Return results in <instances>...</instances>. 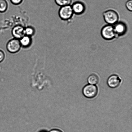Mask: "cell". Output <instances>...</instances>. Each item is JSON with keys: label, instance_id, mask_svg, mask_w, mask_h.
Returning a JSON list of instances; mask_svg holds the SVG:
<instances>
[{"label": "cell", "instance_id": "obj_1", "mask_svg": "<svg viewBox=\"0 0 132 132\" xmlns=\"http://www.w3.org/2000/svg\"><path fill=\"white\" fill-rule=\"evenodd\" d=\"M103 16L105 21L108 24L113 25L118 22L119 15L114 10H106L103 13Z\"/></svg>", "mask_w": 132, "mask_h": 132}, {"label": "cell", "instance_id": "obj_2", "mask_svg": "<svg viewBox=\"0 0 132 132\" xmlns=\"http://www.w3.org/2000/svg\"><path fill=\"white\" fill-rule=\"evenodd\" d=\"M97 87L95 85L88 84L83 88L82 93L85 97L88 99H93L96 97L98 94Z\"/></svg>", "mask_w": 132, "mask_h": 132}, {"label": "cell", "instance_id": "obj_3", "mask_svg": "<svg viewBox=\"0 0 132 132\" xmlns=\"http://www.w3.org/2000/svg\"><path fill=\"white\" fill-rule=\"evenodd\" d=\"M101 35L104 39L111 40L116 37L114 28L113 25L108 24L103 27L101 31Z\"/></svg>", "mask_w": 132, "mask_h": 132}, {"label": "cell", "instance_id": "obj_4", "mask_svg": "<svg viewBox=\"0 0 132 132\" xmlns=\"http://www.w3.org/2000/svg\"><path fill=\"white\" fill-rule=\"evenodd\" d=\"M73 12L70 5L61 6L59 9V15L61 19L63 20H69L72 17Z\"/></svg>", "mask_w": 132, "mask_h": 132}, {"label": "cell", "instance_id": "obj_5", "mask_svg": "<svg viewBox=\"0 0 132 132\" xmlns=\"http://www.w3.org/2000/svg\"><path fill=\"white\" fill-rule=\"evenodd\" d=\"M21 47L19 40L15 38L10 40L6 44V48L7 51L12 54L18 52Z\"/></svg>", "mask_w": 132, "mask_h": 132}, {"label": "cell", "instance_id": "obj_6", "mask_svg": "<svg viewBox=\"0 0 132 132\" xmlns=\"http://www.w3.org/2000/svg\"><path fill=\"white\" fill-rule=\"evenodd\" d=\"M122 80L117 75H111L108 77L107 80V84L109 87L112 88H116L118 87Z\"/></svg>", "mask_w": 132, "mask_h": 132}, {"label": "cell", "instance_id": "obj_7", "mask_svg": "<svg viewBox=\"0 0 132 132\" xmlns=\"http://www.w3.org/2000/svg\"><path fill=\"white\" fill-rule=\"evenodd\" d=\"M24 29V28L21 25H18L14 27L11 31L14 38L19 40L25 35Z\"/></svg>", "mask_w": 132, "mask_h": 132}, {"label": "cell", "instance_id": "obj_8", "mask_svg": "<svg viewBox=\"0 0 132 132\" xmlns=\"http://www.w3.org/2000/svg\"><path fill=\"white\" fill-rule=\"evenodd\" d=\"M72 7L73 13L77 15H80L84 13L85 10V6L83 3L77 1L74 3Z\"/></svg>", "mask_w": 132, "mask_h": 132}, {"label": "cell", "instance_id": "obj_9", "mask_svg": "<svg viewBox=\"0 0 132 132\" xmlns=\"http://www.w3.org/2000/svg\"><path fill=\"white\" fill-rule=\"evenodd\" d=\"M113 27L116 36L123 35L127 31V27L126 24L122 22H118Z\"/></svg>", "mask_w": 132, "mask_h": 132}, {"label": "cell", "instance_id": "obj_10", "mask_svg": "<svg viewBox=\"0 0 132 132\" xmlns=\"http://www.w3.org/2000/svg\"><path fill=\"white\" fill-rule=\"evenodd\" d=\"M19 41L21 47L24 48H28L32 45V40L31 37L29 36L24 35L22 37Z\"/></svg>", "mask_w": 132, "mask_h": 132}, {"label": "cell", "instance_id": "obj_11", "mask_svg": "<svg viewBox=\"0 0 132 132\" xmlns=\"http://www.w3.org/2000/svg\"><path fill=\"white\" fill-rule=\"evenodd\" d=\"M99 78L95 74H92L89 76L87 79L88 82L91 85H96L99 81Z\"/></svg>", "mask_w": 132, "mask_h": 132}, {"label": "cell", "instance_id": "obj_12", "mask_svg": "<svg viewBox=\"0 0 132 132\" xmlns=\"http://www.w3.org/2000/svg\"><path fill=\"white\" fill-rule=\"evenodd\" d=\"M35 31L33 27L28 26L24 28V33L25 35L31 37L35 34Z\"/></svg>", "mask_w": 132, "mask_h": 132}, {"label": "cell", "instance_id": "obj_13", "mask_svg": "<svg viewBox=\"0 0 132 132\" xmlns=\"http://www.w3.org/2000/svg\"><path fill=\"white\" fill-rule=\"evenodd\" d=\"M8 4L6 0H0V12L3 13L7 10Z\"/></svg>", "mask_w": 132, "mask_h": 132}, {"label": "cell", "instance_id": "obj_14", "mask_svg": "<svg viewBox=\"0 0 132 132\" xmlns=\"http://www.w3.org/2000/svg\"><path fill=\"white\" fill-rule=\"evenodd\" d=\"M56 3L59 6H63L70 5L72 0H55Z\"/></svg>", "mask_w": 132, "mask_h": 132}, {"label": "cell", "instance_id": "obj_15", "mask_svg": "<svg viewBox=\"0 0 132 132\" xmlns=\"http://www.w3.org/2000/svg\"><path fill=\"white\" fill-rule=\"evenodd\" d=\"M126 6L127 9L130 11L132 10V0H128L126 3Z\"/></svg>", "mask_w": 132, "mask_h": 132}, {"label": "cell", "instance_id": "obj_16", "mask_svg": "<svg viewBox=\"0 0 132 132\" xmlns=\"http://www.w3.org/2000/svg\"><path fill=\"white\" fill-rule=\"evenodd\" d=\"M5 57L4 53L2 50H0V63L3 61L5 59Z\"/></svg>", "mask_w": 132, "mask_h": 132}, {"label": "cell", "instance_id": "obj_17", "mask_svg": "<svg viewBox=\"0 0 132 132\" xmlns=\"http://www.w3.org/2000/svg\"><path fill=\"white\" fill-rule=\"evenodd\" d=\"M12 3L15 5L20 4L22 2L23 0H10Z\"/></svg>", "mask_w": 132, "mask_h": 132}, {"label": "cell", "instance_id": "obj_18", "mask_svg": "<svg viewBox=\"0 0 132 132\" xmlns=\"http://www.w3.org/2000/svg\"><path fill=\"white\" fill-rule=\"evenodd\" d=\"M50 132H62L61 130L57 129H55V130H51Z\"/></svg>", "mask_w": 132, "mask_h": 132}, {"label": "cell", "instance_id": "obj_19", "mask_svg": "<svg viewBox=\"0 0 132 132\" xmlns=\"http://www.w3.org/2000/svg\"></svg>", "mask_w": 132, "mask_h": 132}]
</instances>
